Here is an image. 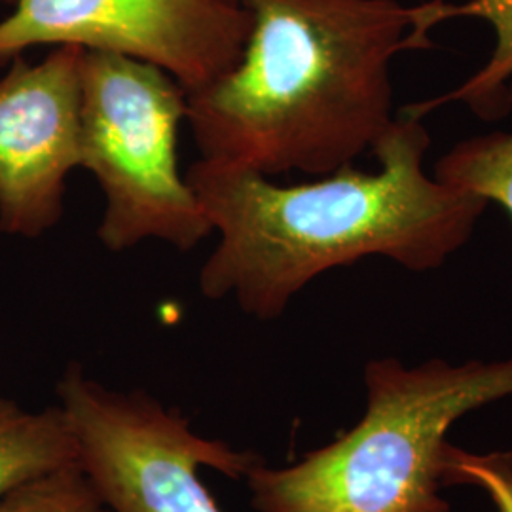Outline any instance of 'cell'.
Here are the masks:
<instances>
[{
  "label": "cell",
  "instance_id": "1",
  "mask_svg": "<svg viewBox=\"0 0 512 512\" xmlns=\"http://www.w3.org/2000/svg\"><path fill=\"white\" fill-rule=\"evenodd\" d=\"M431 137L401 112L372 148L378 171L340 167L311 183L277 184L238 165L200 158L186 181L219 243L200 272L209 300L234 296L247 315L272 321L313 279L384 256L433 272L461 251L490 205L425 169Z\"/></svg>",
  "mask_w": 512,
  "mask_h": 512
},
{
  "label": "cell",
  "instance_id": "6",
  "mask_svg": "<svg viewBox=\"0 0 512 512\" xmlns=\"http://www.w3.org/2000/svg\"><path fill=\"white\" fill-rule=\"evenodd\" d=\"M0 65L35 46H80L150 63L186 93L228 73L251 31L249 10L230 0H8Z\"/></svg>",
  "mask_w": 512,
  "mask_h": 512
},
{
  "label": "cell",
  "instance_id": "12",
  "mask_svg": "<svg viewBox=\"0 0 512 512\" xmlns=\"http://www.w3.org/2000/svg\"><path fill=\"white\" fill-rule=\"evenodd\" d=\"M442 486H475L497 512H512V450L475 454L446 442L440 452Z\"/></svg>",
  "mask_w": 512,
  "mask_h": 512
},
{
  "label": "cell",
  "instance_id": "8",
  "mask_svg": "<svg viewBox=\"0 0 512 512\" xmlns=\"http://www.w3.org/2000/svg\"><path fill=\"white\" fill-rule=\"evenodd\" d=\"M410 18L412 50L431 48L433 44L429 42V33L440 23L459 18L486 21L494 31L495 46L488 61L463 84H459L456 90L435 99L412 103L403 112L423 120L427 114L442 105L461 103L486 122L501 120L511 112L509 86L512 82V0H429L418 6H410Z\"/></svg>",
  "mask_w": 512,
  "mask_h": 512
},
{
  "label": "cell",
  "instance_id": "9",
  "mask_svg": "<svg viewBox=\"0 0 512 512\" xmlns=\"http://www.w3.org/2000/svg\"><path fill=\"white\" fill-rule=\"evenodd\" d=\"M74 463L78 444L59 404L37 412L0 399V497Z\"/></svg>",
  "mask_w": 512,
  "mask_h": 512
},
{
  "label": "cell",
  "instance_id": "7",
  "mask_svg": "<svg viewBox=\"0 0 512 512\" xmlns=\"http://www.w3.org/2000/svg\"><path fill=\"white\" fill-rule=\"evenodd\" d=\"M80 46H55L40 63L19 55L0 78V230L40 238L63 215L69 173L80 167Z\"/></svg>",
  "mask_w": 512,
  "mask_h": 512
},
{
  "label": "cell",
  "instance_id": "2",
  "mask_svg": "<svg viewBox=\"0 0 512 512\" xmlns=\"http://www.w3.org/2000/svg\"><path fill=\"white\" fill-rule=\"evenodd\" d=\"M251 31L238 63L186 93L205 160L266 177L329 175L378 145L399 114L391 67L414 52L397 0H241Z\"/></svg>",
  "mask_w": 512,
  "mask_h": 512
},
{
  "label": "cell",
  "instance_id": "4",
  "mask_svg": "<svg viewBox=\"0 0 512 512\" xmlns=\"http://www.w3.org/2000/svg\"><path fill=\"white\" fill-rule=\"evenodd\" d=\"M186 90L162 69L120 54L84 50L80 167L105 194L99 241L120 253L147 239L181 251L213 234L179 171Z\"/></svg>",
  "mask_w": 512,
  "mask_h": 512
},
{
  "label": "cell",
  "instance_id": "10",
  "mask_svg": "<svg viewBox=\"0 0 512 512\" xmlns=\"http://www.w3.org/2000/svg\"><path fill=\"white\" fill-rule=\"evenodd\" d=\"M512 110V82L509 86ZM442 183L497 203L512 222V131H490L450 148L433 167Z\"/></svg>",
  "mask_w": 512,
  "mask_h": 512
},
{
  "label": "cell",
  "instance_id": "5",
  "mask_svg": "<svg viewBox=\"0 0 512 512\" xmlns=\"http://www.w3.org/2000/svg\"><path fill=\"white\" fill-rule=\"evenodd\" d=\"M59 406L82 469L114 512H222L200 478L209 467L245 478L260 458L205 439L145 391H116L71 365L57 382Z\"/></svg>",
  "mask_w": 512,
  "mask_h": 512
},
{
  "label": "cell",
  "instance_id": "3",
  "mask_svg": "<svg viewBox=\"0 0 512 512\" xmlns=\"http://www.w3.org/2000/svg\"><path fill=\"white\" fill-rule=\"evenodd\" d=\"M365 416L348 433L285 467L245 475L256 512H452L440 452L469 412L512 397V357L454 365L397 357L365 366Z\"/></svg>",
  "mask_w": 512,
  "mask_h": 512
},
{
  "label": "cell",
  "instance_id": "11",
  "mask_svg": "<svg viewBox=\"0 0 512 512\" xmlns=\"http://www.w3.org/2000/svg\"><path fill=\"white\" fill-rule=\"evenodd\" d=\"M0 512H114L80 463L38 476L0 497Z\"/></svg>",
  "mask_w": 512,
  "mask_h": 512
},
{
  "label": "cell",
  "instance_id": "13",
  "mask_svg": "<svg viewBox=\"0 0 512 512\" xmlns=\"http://www.w3.org/2000/svg\"><path fill=\"white\" fill-rule=\"evenodd\" d=\"M230 2H238V4H241V0H230Z\"/></svg>",
  "mask_w": 512,
  "mask_h": 512
}]
</instances>
